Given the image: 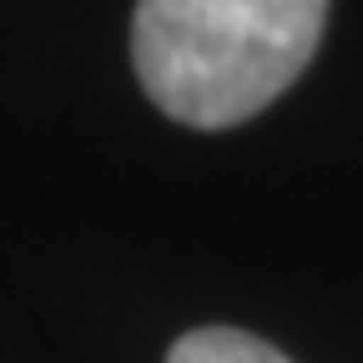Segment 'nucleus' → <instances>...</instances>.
Returning a JSON list of instances; mask_svg holds the SVG:
<instances>
[{
	"label": "nucleus",
	"instance_id": "f257e3e1",
	"mask_svg": "<svg viewBox=\"0 0 363 363\" xmlns=\"http://www.w3.org/2000/svg\"><path fill=\"white\" fill-rule=\"evenodd\" d=\"M323 16L328 0H136L131 66L172 121L222 131L308 71Z\"/></svg>",
	"mask_w": 363,
	"mask_h": 363
},
{
	"label": "nucleus",
	"instance_id": "f03ea898",
	"mask_svg": "<svg viewBox=\"0 0 363 363\" xmlns=\"http://www.w3.org/2000/svg\"><path fill=\"white\" fill-rule=\"evenodd\" d=\"M167 363H293L272 343L242 333V328H197L187 338H177Z\"/></svg>",
	"mask_w": 363,
	"mask_h": 363
}]
</instances>
